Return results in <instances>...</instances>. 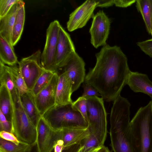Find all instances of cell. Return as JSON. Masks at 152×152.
<instances>
[{
    "mask_svg": "<svg viewBox=\"0 0 152 152\" xmlns=\"http://www.w3.org/2000/svg\"><path fill=\"white\" fill-rule=\"evenodd\" d=\"M96 57L95 66L90 69L84 82L96 89L105 101H113L126 85L131 71L127 58L120 47L107 44Z\"/></svg>",
    "mask_w": 152,
    "mask_h": 152,
    "instance_id": "cell-1",
    "label": "cell"
},
{
    "mask_svg": "<svg viewBox=\"0 0 152 152\" xmlns=\"http://www.w3.org/2000/svg\"><path fill=\"white\" fill-rule=\"evenodd\" d=\"M130 106L129 101L120 95L113 101L110 134L114 152H135L130 127Z\"/></svg>",
    "mask_w": 152,
    "mask_h": 152,
    "instance_id": "cell-2",
    "label": "cell"
},
{
    "mask_svg": "<svg viewBox=\"0 0 152 152\" xmlns=\"http://www.w3.org/2000/svg\"><path fill=\"white\" fill-rule=\"evenodd\" d=\"M135 152H152V100L140 107L130 121Z\"/></svg>",
    "mask_w": 152,
    "mask_h": 152,
    "instance_id": "cell-3",
    "label": "cell"
},
{
    "mask_svg": "<svg viewBox=\"0 0 152 152\" xmlns=\"http://www.w3.org/2000/svg\"><path fill=\"white\" fill-rule=\"evenodd\" d=\"M42 117L55 130L70 127L87 128L88 123L72 103L55 105L46 111Z\"/></svg>",
    "mask_w": 152,
    "mask_h": 152,
    "instance_id": "cell-4",
    "label": "cell"
},
{
    "mask_svg": "<svg viewBox=\"0 0 152 152\" xmlns=\"http://www.w3.org/2000/svg\"><path fill=\"white\" fill-rule=\"evenodd\" d=\"M86 97L88 129L90 133L96 136L104 145L107 133V121L103 99L96 96Z\"/></svg>",
    "mask_w": 152,
    "mask_h": 152,
    "instance_id": "cell-5",
    "label": "cell"
},
{
    "mask_svg": "<svg viewBox=\"0 0 152 152\" xmlns=\"http://www.w3.org/2000/svg\"><path fill=\"white\" fill-rule=\"evenodd\" d=\"M13 107L11 132L20 141L34 146L36 142V127L25 112L20 95L16 102L13 103Z\"/></svg>",
    "mask_w": 152,
    "mask_h": 152,
    "instance_id": "cell-6",
    "label": "cell"
},
{
    "mask_svg": "<svg viewBox=\"0 0 152 152\" xmlns=\"http://www.w3.org/2000/svg\"><path fill=\"white\" fill-rule=\"evenodd\" d=\"M61 26L57 20L49 24L47 29L45 44L41 56V63L43 68L54 72H56L55 58Z\"/></svg>",
    "mask_w": 152,
    "mask_h": 152,
    "instance_id": "cell-7",
    "label": "cell"
},
{
    "mask_svg": "<svg viewBox=\"0 0 152 152\" xmlns=\"http://www.w3.org/2000/svg\"><path fill=\"white\" fill-rule=\"evenodd\" d=\"M41 51L38 50L29 56L22 58L18 62L19 67L30 91L44 69L41 63Z\"/></svg>",
    "mask_w": 152,
    "mask_h": 152,
    "instance_id": "cell-8",
    "label": "cell"
},
{
    "mask_svg": "<svg viewBox=\"0 0 152 152\" xmlns=\"http://www.w3.org/2000/svg\"><path fill=\"white\" fill-rule=\"evenodd\" d=\"M36 127L37 152H52L57 141L61 139L60 130L53 129L42 116Z\"/></svg>",
    "mask_w": 152,
    "mask_h": 152,
    "instance_id": "cell-9",
    "label": "cell"
},
{
    "mask_svg": "<svg viewBox=\"0 0 152 152\" xmlns=\"http://www.w3.org/2000/svg\"><path fill=\"white\" fill-rule=\"evenodd\" d=\"M93 20L89 32L91 43L95 48L106 44L108 37L110 21L103 10H99L92 18Z\"/></svg>",
    "mask_w": 152,
    "mask_h": 152,
    "instance_id": "cell-10",
    "label": "cell"
},
{
    "mask_svg": "<svg viewBox=\"0 0 152 152\" xmlns=\"http://www.w3.org/2000/svg\"><path fill=\"white\" fill-rule=\"evenodd\" d=\"M85 66L84 60L75 51L70 55L60 69H63L71 79L73 93L84 81L86 76Z\"/></svg>",
    "mask_w": 152,
    "mask_h": 152,
    "instance_id": "cell-11",
    "label": "cell"
},
{
    "mask_svg": "<svg viewBox=\"0 0 152 152\" xmlns=\"http://www.w3.org/2000/svg\"><path fill=\"white\" fill-rule=\"evenodd\" d=\"M96 5V0H88L72 12L66 23L68 31H73L85 26L94 15V12Z\"/></svg>",
    "mask_w": 152,
    "mask_h": 152,
    "instance_id": "cell-12",
    "label": "cell"
},
{
    "mask_svg": "<svg viewBox=\"0 0 152 152\" xmlns=\"http://www.w3.org/2000/svg\"><path fill=\"white\" fill-rule=\"evenodd\" d=\"M59 75L55 72L48 84L34 96L35 104L42 116L55 104L56 94Z\"/></svg>",
    "mask_w": 152,
    "mask_h": 152,
    "instance_id": "cell-13",
    "label": "cell"
},
{
    "mask_svg": "<svg viewBox=\"0 0 152 152\" xmlns=\"http://www.w3.org/2000/svg\"><path fill=\"white\" fill-rule=\"evenodd\" d=\"M75 48L69 34L61 25L60 27L55 58L56 72L62 66Z\"/></svg>",
    "mask_w": 152,
    "mask_h": 152,
    "instance_id": "cell-14",
    "label": "cell"
},
{
    "mask_svg": "<svg viewBox=\"0 0 152 152\" xmlns=\"http://www.w3.org/2000/svg\"><path fill=\"white\" fill-rule=\"evenodd\" d=\"M73 93L71 81L67 74L63 72L59 75L56 88L55 104L62 105L72 104Z\"/></svg>",
    "mask_w": 152,
    "mask_h": 152,
    "instance_id": "cell-15",
    "label": "cell"
},
{
    "mask_svg": "<svg viewBox=\"0 0 152 152\" xmlns=\"http://www.w3.org/2000/svg\"><path fill=\"white\" fill-rule=\"evenodd\" d=\"M126 84L134 92L147 94L152 100V82L146 74L131 71Z\"/></svg>",
    "mask_w": 152,
    "mask_h": 152,
    "instance_id": "cell-16",
    "label": "cell"
},
{
    "mask_svg": "<svg viewBox=\"0 0 152 152\" xmlns=\"http://www.w3.org/2000/svg\"><path fill=\"white\" fill-rule=\"evenodd\" d=\"M23 1L20 0L19 2L15 4L5 16L0 18V36L11 45L13 29L16 14L20 6Z\"/></svg>",
    "mask_w": 152,
    "mask_h": 152,
    "instance_id": "cell-17",
    "label": "cell"
},
{
    "mask_svg": "<svg viewBox=\"0 0 152 152\" xmlns=\"http://www.w3.org/2000/svg\"><path fill=\"white\" fill-rule=\"evenodd\" d=\"M61 139L63 143L64 149L80 142L90 134L88 128L70 127L60 130Z\"/></svg>",
    "mask_w": 152,
    "mask_h": 152,
    "instance_id": "cell-18",
    "label": "cell"
},
{
    "mask_svg": "<svg viewBox=\"0 0 152 152\" xmlns=\"http://www.w3.org/2000/svg\"><path fill=\"white\" fill-rule=\"evenodd\" d=\"M20 99L25 112L36 126L42 116L40 114L37 107L34 96L31 91H29L21 95H20Z\"/></svg>",
    "mask_w": 152,
    "mask_h": 152,
    "instance_id": "cell-19",
    "label": "cell"
},
{
    "mask_svg": "<svg viewBox=\"0 0 152 152\" xmlns=\"http://www.w3.org/2000/svg\"><path fill=\"white\" fill-rule=\"evenodd\" d=\"M0 85L5 84L8 89L12 102L14 103L18 99L19 94L14 83L9 66L0 61Z\"/></svg>",
    "mask_w": 152,
    "mask_h": 152,
    "instance_id": "cell-20",
    "label": "cell"
},
{
    "mask_svg": "<svg viewBox=\"0 0 152 152\" xmlns=\"http://www.w3.org/2000/svg\"><path fill=\"white\" fill-rule=\"evenodd\" d=\"M0 61L9 66L16 65L19 62L13 46L0 36Z\"/></svg>",
    "mask_w": 152,
    "mask_h": 152,
    "instance_id": "cell-21",
    "label": "cell"
},
{
    "mask_svg": "<svg viewBox=\"0 0 152 152\" xmlns=\"http://www.w3.org/2000/svg\"><path fill=\"white\" fill-rule=\"evenodd\" d=\"M0 110L7 120L11 122L13 116V103L10 93L5 84L0 85Z\"/></svg>",
    "mask_w": 152,
    "mask_h": 152,
    "instance_id": "cell-22",
    "label": "cell"
},
{
    "mask_svg": "<svg viewBox=\"0 0 152 152\" xmlns=\"http://www.w3.org/2000/svg\"><path fill=\"white\" fill-rule=\"evenodd\" d=\"M25 17V3L23 1L17 13L12 37V45L15 46L20 40L23 31Z\"/></svg>",
    "mask_w": 152,
    "mask_h": 152,
    "instance_id": "cell-23",
    "label": "cell"
},
{
    "mask_svg": "<svg viewBox=\"0 0 152 152\" xmlns=\"http://www.w3.org/2000/svg\"><path fill=\"white\" fill-rule=\"evenodd\" d=\"M136 7L144 21L147 31L151 34V20L152 15V0H138Z\"/></svg>",
    "mask_w": 152,
    "mask_h": 152,
    "instance_id": "cell-24",
    "label": "cell"
},
{
    "mask_svg": "<svg viewBox=\"0 0 152 152\" xmlns=\"http://www.w3.org/2000/svg\"><path fill=\"white\" fill-rule=\"evenodd\" d=\"M33 146L23 142L17 145L0 138V152H31Z\"/></svg>",
    "mask_w": 152,
    "mask_h": 152,
    "instance_id": "cell-25",
    "label": "cell"
},
{
    "mask_svg": "<svg viewBox=\"0 0 152 152\" xmlns=\"http://www.w3.org/2000/svg\"><path fill=\"white\" fill-rule=\"evenodd\" d=\"M12 79L20 95L29 92L18 66H9Z\"/></svg>",
    "mask_w": 152,
    "mask_h": 152,
    "instance_id": "cell-26",
    "label": "cell"
},
{
    "mask_svg": "<svg viewBox=\"0 0 152 152\" xmlns=\"http://www.w3.org/2000/svg\"><path fill=\"white\" fill-rule=\"evenodd\" d=\"M54 73L50 70L44 69L31 91L34 96L48 84Z\"/></svg>",
    "mask_w": 152,
    "mask_h": 152,
    "instance_id": "cell-27",
    "label": "cell"
},
{
    "mask_svg": "<svg viewBox=\"0 0 152 152\" xmlns=\"http://www.w3.org/2000/svg\"><path fill=\"white\" fill-rule=\"evenodd\" d=\"M81 144L77 152H89L94 148H101L103 146L98 138L91 133L81 141Z\"/></svg>",
    "mask_w": 152,
    "mask_h": 152,
    "instance_id": "cell-28",
    "label": "cell"
},
{
    "mask_svg": "<svg viewBox=\"0 0 152 152\" xmlns=\"http://www.w3.org/2000/svg\"><path fill=\"white\" fill-rule=\"evenodd\" d=\"M72 104L73 107L81 114L88 122L87 101L86 97L81 96L76 101L73 102Z\"/></svg>",
    "mask_w": 152,
    "mask_h": 152,
    "instance_id": "cell-29",
    "label": "cell"
},
{
    "mask_svg": "<svg viewBox=\"0 0 152 152\" xmlns=\"http://www.w3.org/2000/svg\"><path fill=\"white\" fill-rule=\"evenodd\" d=\"M20 0H0V18L5 16L12 7Z\"/></svg>",
    "mask_w": 152,
    "mask_h": 152,
    "instance_id": "cell-30",
    "label": "cell"
},
{
    "mask_svg": "<svg viewBox=\"0 0 152 152\" xmlns=\"http://www.w3.org/2000/svg\"><path fill=\"white\" fill-rule=\"evenodd\" d=\"M136 44L145 53L152 58V38L138 42Z\"/></svg>",
    "mask_w": 152,
    "mask_h": 152,
    "instance_id": "cell-31",
    "label": "cell"
},
{
    "mask_svg": "<svg viewBox=\"0 0 152 152\" xmlns=\"http://www.w3.org/2000/svg\"><path fill=\"white\" fill-rule=\"evenodd\" d=\"M83 92L81 96L83 97L101 96L98 91L89 84L85 83L83 85Z\"/></svg>",
    "mask_w": 152,
    "mask_h": 152,
    "instance_id": "cell-32",
    "label": "cell"
},
{
    "mask_svg": "<svg viewBox=\"0 0 152 152\" xmlns=\"http://www.w3.org/2000/svg\"><path fill=\"white\" fill-rule=\"evenodd\" d=\"M0 131H5L11 132L12 123L8 121L2 113L0 110Z\"/></svg>",
    "mask_w": 152,
    "mask_h": 152,
    "instance_id": "cell-33",
    "label": "cell"
},
{
    "mask_svg": "<svg viewBox=\"0 0 152 152\" xmlns=\"http://www.w3.org/2000/svg\"><path fill=\"white\" fill-rule=\"evenodd\" d=\"M0 138L17 145L23 142L19 140L14 134L10 132L5 131H0Z\"/></svg>",
    "mask_w": 152,
    "mask_h": 152,
    "instance_id": "cell-34",
    "label": "cell"
},
{
    "mask_svg": "<svg viewBox=\"0 0 152 152\" xmlns=\"http://www.w3.org/2000/svg\"><path fill=\"white\" fill-rule=\"evenodd\" d=\"M136 1L134 0H114V4L116 7L125 8L131 6Z\"/></svg>",
    "mask_w": 152,
    "mask_h": 152,
    "instance_id": "cell-35",
    "label": "cell"
},
{
    "mask_svg": "<svg viewBox=\"0 0 152 152\" xmlns=\"http://www.w3.org/2000/svg\"><path fill=\"white\" fill-rule=\"evenodd\" d=\"M97 3L96 7H108L114 5V0H96Z\"/></svg>",
    "mask_w": 152,
    "mask_h": 152,
    "instance_id": "cell-36",
    "label": "cell"
},
{
    "mask_svg": "<svg viewBox=\"0 0 152 152\" xmlns=\"http://www.w3.org/2000/svg\"><path fill=\"white\" fill-rule=\"evenodd\" d=\"M81 142L64 148L62 152H77L81 146Z\"/></svg>",
    "mask_w": 152,
    "mask_h": 152,
    "instance_id": "cell-37",
    "label": "cell"
},
{
    "mask_svg": "<svg viewBox=\"0 0 152 152\" xmlns=\"http://www.w3.org/2000/svg\"><path fill=\"white\" fill-rule=\"evenodd\" d=\"M64 149L63 143L61 139L59 140L55 145L54 152H62Z\"/></svg>",
    "mask_w": 152,
    "mask_h": 152,
    "instance_id": "cell-38",
    "label": "cell"
},
{
    "mask_svg": "<svg viewBox=\"0 0 152 152\" xmlns=\"http://www.w3.org/2000/svg\"><path fill=\"white\" fill-rule=\"evenodd\" d=\"M97 152H111L107 147L103 145L102 146Z\"/></svg>",
    "mask_w": 152,
    "mask_h": 152,
    "instance_id": "cell-39",
    "label": "cell"
},
{
    "mask_svg": "<svg viewBox=\"0 0 152 152\" xmlns=\"http://www.w3.org/2000/svg\"><path fill=\"white\" fill-rule=\"evenodd\" d=\"M101 148H94L89 152H97Z\"/></svg>",
    "mask_w": 152,
    "mask_h": 152,
    "instance_id": "cell-40",
    "label": "cell"
},
{
    "mask_svg": "<svg viewBox=\"0 0 152 152\" xmlns=\"http://www.w3.org/2000/svg\"><path fill=\"white\" fill-rule=\"evenodd\" d=\"M151 34L152 37V15L151 20Z\"/></svg>",
    "mask_w": 152,
    "mask_h": 152,
    "instance_id": "cell-41",
    "label": "cell"
}]
</instances>
